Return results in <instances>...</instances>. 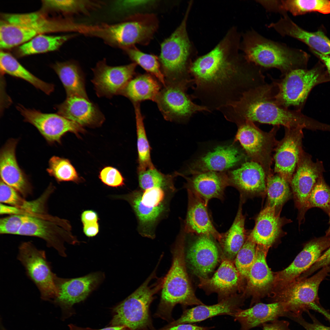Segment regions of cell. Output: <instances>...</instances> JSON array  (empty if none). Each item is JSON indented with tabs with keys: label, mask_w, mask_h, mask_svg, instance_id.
<instances>
[{
	"label": "cell",
	"mask_w": 330,
	"mask_h": 330,
	"mask_svg": "<svg viewBox=\"0 0 330 330\" xmlns=\"http://www.w3.org/2000/svg\"><path fill=\"white\" fill-rule=\"evenodd\" d=\"M239 45L227 36L207 54L190 63L193 98L218 109L237 100L244 92L266 82L262 69L238 53ZM211 111V110H210Z\"/></svg>",
	"instance_id": "cell-1"
},
{
	"label": "cell",
	"mask_w": 330,
	"mask_h": 330,
	"mask_svg": "<svg viewBox=\"0 0 330 330\" xmlns=\"http://www.w3.org/2000/svg\"><path fill=\"white\" fill-rule=\"evenodd\" d=\"M272 81L244 92L238 100L223 106L219 110L227 120L237 126L249 121L290 129L306 127L310 119L301 111L286 108L277 102V87Z\"/></svg>",
	"instance_id": "cell-2"
},
{
	"label": "cell",
	"mask_w": 330,
	"mask_h": 330,
	"mask_svg": "<svg viewBox=\"0 0 330 330\" xmlns=\"http://www.w3.org/2000/svg\"><path fill=\"white\" fill-rule=\"evenodd\" d=\"M242 37L240 49L245 57L262 69H277L282 77L292 70L306 68L308 56L301 50L266 38L253 29Z\"/></svg>",
	"instance_id": "cell-3"
},
{
	"label": "cell",
	"mask_w": 330,
	"mask_h": 330,
	"mask_svg": "<svg viewBox=\"0 0 330 330\" xmlns=\"http://www.w3.org/2000/svg\"><path fill=\"white\" fill-rule=\"evenodd\" d=\"M186 236L181 231L171 248L170 267L164 277L160 302L155 316L166 320L171 318V312L177 304L184 306L204 304L196 296L186 268L185 249Z\"/></svg>",
	"instance_id": "cell-4"
},
{
	"label": "cell",
	"mask_w": 330,
	"mask_h": 330,
	"mask_svg": "<svg viewBox=\"0 0 330 330\" xmlns=\"http://www.w3.org/2000/svg\"><path fill=\"white\" fill-rule=\"evenodd\" d=\"M158 262L155 269L134 292L113 308L110 326H124L132 330H154L149 313L154 296L162 288L164 277H158Z\"/></svg>",
	"instance_id": "cell-5"
},
{
	"label": "cell",
	"mask_w": 330,
	"mask_h": 330,
	"mask_svg": "<svg viewBox=\"0 0 330 330\" xmlns=\"http://www.w3.org/2000/svg\"><path fill=\"white\" fill-rule=\"evenodd\" d=\"M176 192L156 187L135 190L113 196L129 204L136 216L139 234L143 237L153 239L158 224L168 215L170 202Z\"/></svg>",
	"instance_id": "cell-6"
},
{
	"label": "cell",
	"mask_w": 330,
	"mask_h": 330,
	"mask_svg": "<svg viewBox=\"0 0 330 330\" xmlns=\"http://www.w3.org/2000/svg\"><path fill=\"white\" fill-rule=\"evenodd\" d=\"M279 80L272 81L277 87L275 98L283 107L301 111L312 90L319 84L330 82L323 64H318L310 69H298L289 72Z\"/></svg>",
	"instance_id": "cell-7"
},
{
	"label": "cell",
	"mask_w": 330,
	"mask_h": 330,
	"mask_svg": "<svg viewBox=\"0 0 330 330\" xmlns=\"http://www.w3.org/2000/svg\"><path fill=\"white\" fill-rule=\"evenodd\" d=\"M191 6L189 3L180 24L161 44L158 58L166 82L190 78L188 59L191 44L186 25Z\"/></svg>",
	"instance_id": "cell-8"
},
{
	"label": "cell",
	"mask_w": 330,
	"mask_h": 330,
	"mask_svg": "<svg viewBox=\"0 0 330 330\" xmlns=\"http://www.w3.org/2000/svg\"><path fill=\"white\" fill-rule=\"evenodd\" d=\"M68 222L46 213L26 214L18 235L32 236L45 241L47 246L59 254L66 257L64 243L75 244L79 242L71 232Z\"/></svg>",
	"instance_id": "cell-9"
},
{
	"label": "cell",
	"mask_w": 330,
	"mask_h": 330,
	"mask_svg": "<svg viewBox=\"0 0 330 330\" xmlns=\"http://www.w3.org/2000/svg\"><path fill=\"white\" fill-rule=\"evenodd\" d=\"M269 132H265L254 123L247 121L238 126L233 141H238L251 161L259 164L265 172L266 178L273 174L271 166L272 152L278 141L276 139L280 126H274Z\"/></svg>",
	"instance_id": "cell-10"
},
{
	"label": "cell",
	"mask_w": 330,
	"mask_h": 330,
	"mask_svg": "<svg viewBox=\"0 0 330 330\" xmlns=\"http://www.w3.org/2000/svg\"><path fill=\"white\" fill-rule=\"evenodd\" d=\"M17 258L24 267L28 277L38 289L41 298L54 299L57 294V275L52 270L45 251L38 249L30 241L22 242L19 247Z\"/></svg>",
	"instance_id": "cell-11"
},
{
	"label": "cell",
	"mask_w": 330,
	"mask_h": 330,
	"mask_svg": "<svg viewBox=\"0 0 330 330\" xmlns=\"http://www.w3.org/2000/svg\"><path fill=\"white\" fill-rule=\"evenodd\" d=\"M193 81L188 78L166 82L160 90L155 102L166 120L185 121L198 112H210L206 107L193 103L187 94V88Z\"/></svg>",
	"instance_id": "cell-12"
},
{
	"label": "cell",
	"mask_w": 330,
	"mask_h": 330,
	"mask_svg": "<svg viewBox=\"0 0 330 330\" xmlns=\"http://www.w3.org/2000/svg\"><path fill=\"white\" fill-rule=\"evenodd\" d=\"M330 273V266L321 269L310 277H300L290 283L278 294L276 301L280 303L291 318L301 315L310 305L318 303V291L321 283Z\"/></svg>",
	"instance_id": "cell-13"
},
{
	"label": "cell",
	"mask_w": 330,
	"mask_h": 330,
	"mask_svg": "<svg viewBox=\"0 0 330 330\" xmlns=\"http://www.w3.org/2000/svg\"><path fill=\"white\" fill-rule=\"evenodd\" d=\"M158 26V20L153 14L132 15L124 21L111 25L108 33L110 45L123 50L136 44L147 45Z\"/></svg>",
	"instance_id": "cell-14"
},
{
	"label": "cell",
	"mask_w": 330,
	"mask_h": 330,
	"mask_svg": "<svg viewBox=\"0 0 330 330\" xmlns=\"http://www.w3.org/2000/svg\"><path fill=\"white\" fill-rule=\"evenodd\" d=\"M235 142L214 145L194 159L184 174L207 172H227L241 164L245 155Z\"/></svg>",
	"instance_id": "cell-15"
},
{
	"label": "cell",
	"mask_w": 330,
	"mask_h": 330,
	"mask_svg": "<svg viewBox=\"0 0 330 330\" xmlns=\"http://www.w3.org/2000/svg\"><path fill=\"white\" fill-rule=\"evenodd\" d=\"M16 108L24 121L35 127L49 144H61L62 137L68 132L78 135L85 131L82 126L58 113H43L20 105Z\"/></svg>",
	"instance_id": "cell-16"
},
{
	"label": "cell",
	"mask_w": 330,
	"mask_h": 330,
	"mask_svg": "<svg viewBox=\"0 0 330 330\" xmlns=\"http://www.w3.org/2000/svg\"><path fill=\"white\" fill-rule=\"evenodd\" d=\"M137 65L134 62L113 66L108 65L105 59L98 61L92 69L94 76L91 81L97 96L111 98L120 94L134 75Z\"/></svg>",
	"instance_id": "cell-17"
},
{
	"label": "cell",
	"mask_w": 330,
	"mask_h": 330,
	"mask_svg": "<svg viewBox=\"0 0 330 330\" xmlns=\"http://www.w3.org/2000/svg\"><path fill=\"white\" fill-rule=\"evenodd\" d=\"M284 128V136L278 141L274 149V172L290 184L303 151L302 147L303 128Z\"/></svg>",
	"instance_id": "cell-18"
},
{
	"label": "cell",
	"mask_w": 330,
	"mask_h": 330,
	"mask_svg": "<svg viewBox=\"0 0 330 330\" xmlns=\"http://www.w3.org/2000/svg\"><path fill=\"white\" fill-rule=\"evenodd\" d=\"M104 274L97 272L72 278L57 277V294L54 302L60 306L69 308L84 300L95 290L105 278Z\"/></svg>",
	"instance_id": "cell-19"
},
{
	"label": "cell",
	"mask_w": 330,
	"mask_h": 330,
	"mask_svg": "<svg viewBox=\"0 0 330 330\" xmlns=\"http://www.w3.org/2000/svg\"><path fill=\"white\" fill-rule=\"evenodd\" d=\"M213 239L205 235L197 236L185 251L186 265L199 278H208L218 262V251Z\"/></svg>",
	"instance_id": "cell-20"
},
{
	"label": "cell",
	"mask_w": 330,
	"mask_h": 330,
	"mask_svg": "<svg viewBox=\"0 0 330 330\" xmlns=\"http://www.w3.org/2000/svg\"><path fill=\"white\" fill-rule=\"evenodd\" d=\"M320 164L315 163L303 151L302 152L290 184L296 206L298 209L306 210L308 198L313 188L321 176Z\"/></svg>",
	"instance_id": "cell-21"
},
{
	"label": "cell",
	"mask_w": 330,
	"mask_h": 330,
	"mask_svg": "<svg viewBox=\"0 0 330 330\" xmlns=\"http://www.w3.org/2000/svg\"><path fill=\"white\" fill-rule=\"evenodd\" d=\"M18 141L17 139H9L1 149V179L25 197L31 194L32 187L17 160L16 149Z\"/></svg>",
	"instance_id": "cell-22"
},
{
	"label": "cell",
	"mask_w": 330,
	"mask_h": 330,
	"mask_svg": "<svg viewBox=\"0 0 330 330\" xmlns=\"http://www.w3.org/2000/svg\"><path fill=\"white\" fill-rule=\"evenodd\" d=\"M186 182L184 187L200 197L207 206L213 198L221 200L224 198L225 189L230 186L227 172L207 171L200 172L187 177L177 173Z\"/></svg>",
	"instance_id": "cell-23"
},
{
	"label": "cell",
	"mask_w": 330,
	"mask_h": 330,
	"mask_svg": "<svg viewBox=\"0 0 330 330\" xmlns=\"http://www.w3.org/2000/svg\"><path fill=\"white\" fill-rule=\"evenodd\" d=\"M188 197L187 212L182 229L187 234L211 237L220 243L222 233L214 226L209 217L207 206L198 196L187 190Z\"/></svg>",
	"instance_id": "cell-24"
},
{
	"label": "cell",
	"mask_w": 330,
	"mask_h": 330,
	"mask_svg": "<svg viewBox=\"0 0 330 330\" xmlns=\"http://www.w3.org/2000/svg\"><path fill=\"white\" fill-rule=\"evenodd\" d=\"M26 28L38 35L57 32L74 31L75 23L71 20L52 18L40 12L24 13H5L1 20Z\"/></svg>",
	"instance_id": "cell-25"
},
{
	"label": "cell",
	"mask_w": 330,
	"mask_h": 330,
	"mask_svg": "<svg viewBox=\"0 0 330 330\" xmlns=\"http://www.w3.org/2000/svg\"><path fill=\"white\" fill-rule=\"evenodd\" d=\"M270 28L280 35L297 39L321 54L330 55V39L321 31H307L295 23L288 13L281 16L277 22L271 23Z\"/></svg>",
	"instance_id": "cell-26"
},
{
	"label": "cell",
	"mask_w": 330,
	"mask_h": 330,
	"mask_svg": "<svg viewBox=\"0 0 330 330\" xmlns=\"http://www.w3.org/2000/svg\"><path fill=\"white\" fill-rule=\"evenodd\" d=\"M230 186L244 194H261L266 192V176L263 168L252 161L227 172Z\"/></svg>",
	"instance_id": "cell-27"
},
{
	"label": "cell",
	"mask_w": 330,
	"mask_h": 330,
	"mask_svg": "<svg viewBox=\"0 0 330 330\" xmlns=\"http://www.w3.org/2000/svg\"><path fill=\"white\" fill-rule=\"evenodd\" d=\"M55 108L58 114L82 126H100L105 119L97 105L89 99L79 96L67 97Z\"/></svg>",
	"instance_id": "cell-28"
},
{
	"label": "cell",
	"mask_w": 330,
	"mask_h": 330,
	"mask_svg": "<svg viewBox=\"0 0 330 330\" xmlns=\"http://www.w3.org/2000/svg\"><path fill=\"white\" fill-rule=\"evenodd\" d=\"M330 247V237L325 236L313 239L304 246L293 261L280 272L278 279L284 283L291 282L311 266Z\"/></svg>",
	"instance_id": "cell-29"
},
{
	"label": "cell",
	"mask_w": 330,
	"mask_h": 330,
	"mask_svg": "<svg viewBox=\"0 0 330 330\" xmlns=\"http://www.w3.org/2000/svg\"><path fill=\"white\" fill-rule=\"evenodd\" d=\"M239 299L234 295L225 299L216 304L198 305L184 311L181 317L164 328H168L179 324H192L204 321L216 316L228 315L234 316L240 309Z\"/></svg>",
	"instance_id": "cell-30"
},
{
	"label": "cell",
	"mask_w": 330,
	"mask_h": 330,
	"mask_svg": "<svg viewBox=\"0 0 330 330\" xmlns=\"http://www.w3.org/2000/svg\"><path fill=\"white\" fill-rule=\"evenodd\" d=\"M240 276L233 261L226 258L212 277L199 278V286L218 293L221 301L233 295L240 284Z\"/></svg>",
	"instance_id": "cell-31"
},
{
	"label": "cell",
	"mask_w": 330,
	"mask_h": 330,
	"mask_svg": "<svg viewBox=\"0 0 330 330\" xmlns=\"http://www.w3.org/2000/svg\"><path fill=\"white\" fill-rule=\"evenodd\" d=\"M275 207L267 206L258 216L249 237L257 244L266 248L276 241L282 231L283 220Z\"/></svg>",
	"instance_id": "cell-32"
},
{
	"label": "cell",
	"mask_w": 330,
	"mask_h": 330,
	"mask_svg": "<svg viewBox=\"0 0 330 330\" xmlns=\"http://www.w3.org/2000/svg\"><path fill=\"white\" fill-rule=\"evenodd\" d=\"M288 314L279 302L270 304L259 303L251 308L240 309L235 314V320L241 325V330H249L263 324L278 319L280 317H288Z\"/></svg>",
	"instance_id": "cell-33"
},
{
	"label": "cell",
	"mask_w": 330,
	"mask_h": 330,
	"mask_svg": "<svg viewBox=\"0 0 330 330\" xmlns=\"http://www.w3.org/2000/svg\"><path fill=\"white\" fill-rule=\"evenodd\" d=\"M65 89L67 97L77 96L89 99L85 88V77L77 62H57L52 66Z\"/></svg>",
	"instance_id": "cell-34"
},
{
	"label": "cell",
	"mask_w": 330,
	"mask_h": 330,
	"mask_svg": "<svg viewBox=\"0 0 330 330\" xmlns=\"http://www.w3.org/2000/svg\"><path fill=\"white\" fill-rule=\"evenodd\" d=\"M240 201L236 216L229 229L222 233L220 244L223 248L226 258L233 261L245 241V217L242 212L243 198Z\"/></svg>",
	"instance_id": "cell-35"
},
{
	"label": "cell",
	"mask_w": 330,
	"mask_h": 330,
	"mask_svg": "<svg viewBox=\"0 0 330 330\" xmlns=\"http://www.w3.org/2000/svg\"><path fill=\"white\" fill-rule=\"evenodd\" d=\"M160 90V84L149 74L139 75L131 79L121 92L133 103L150 100L155 101Z\"/></svg>",
	"instance_id": "cell-36"
},
{
	"label": "cell",
	"mask_w": 330,
	"mask_h": 330,
	"mask_svg": "<svg viewBox=\"0 0 330 330\" xmlns=\"http://www.w3.org/2000/svg\"><path fill=\"white\" fill-rule=\"evenodd\" d=\"M265 249L257 245L255 259L246 277L249 288L256 292L266 290L274 280L266 262Z\"/></svg>",
	"instance_id": "cell-37"
},
{
	"label": "cell",
	"mask_w": 330,
	"mask_h": 330,
	"mask_svg": "<svg viewBox=\"0 0 330 330\" xmlns=\"http://www.w3.org/2000/svg\"><path fill=\"white\" fill-rule=\"evenodd\" d=\"M0 66L3 73L23 79L47 95L54 90L53 84L46 82L34 75L10 53L1 51Z\"/></svg>",
	"instance_id": "cell-38"
},
{
	"label": "cell",
	"mask_w": 330,
	"mask_h": 330,
	"mask_svg": "<svg viewBox=\"0 0 330 330\" xmlns=\"http://www.w3.org/2000/svg\"><path fill=\"white\" fill-rule=\"evenodd\" d=\"M76 34L55 36L39 34L20 45L18 53L20 56H23L54 51Z\"/></svg>",
	"instance_id": "cell-39"
},
{
	"label": "cell",
	"mask_w": 330,
	"mask_h": 330,
	"mask_svg": "<svg viewBox=\"0 0 330 330\" xmlns=\"http://www.w3.org/2000/svg\"><path fill=\"white\" fill-rule=\"evenodd\" d=\"M137 134L138 152V172L155 167L150 157L151 148L146 136L139 103H133Z\"/></svg>",
	"instance_id": "cell-40"
},
{
	"label": "cell",
	"mask_w": 330,
	"mask_h": 330,
	"mask_svg": "<svg viewBox=\"0 0 330 330\" xmlns=\"http://www.w3.org/2000/svg\"><path fill=\"white\" fill-rule=\"evenodd\" d=\"M38 35L35 31L1 20L0 47L1 49H9L21 45Z\"/></svg>",
	"instance_id": "cell-41"
},
{
	"label": "cell",
	"mask_w": 330,
	"mask_h": 330,
	"mask_svg": "<svg viewBox=\"0 0 330 330\" xmlns=\"http://www.w3.org/2000/svg\"><path fill=\"white\" fill-rule=\"evenodd\" d=\"M289 183L279 174L266 178V192L269 206L277 208L281 207L291 195Z\"/></svg>",
	"instance_id": "cell-42"
},
{
	"label": "cell",
	"mask_w": 330,
	"mask_h": 330,
	"mask_svg": "<svg viewBox=\"0 0 330 330\" xmlns=\"http://www.w3.org/2000/svg\"><path fill=\"white\" fill-rule=\"evenodd\" d=\"M140 189L145 190L153 188H160L176 191L174 183V174H165L155 167L138 173Z\"/></svg>",
	"instance_id": "cell-43"
},
{
	"label": "cell",
	"mask_w": 330,
	"mask_h": 330,
	"mask_svg": "<svg viewBox=\"0 0 330 330\" xmlns=\"http://www.w3.org/2000/svg\"><path fill=\"white\" fill-rule=\"evenodd\" d=\"M123 50L134 63L157 78L163 86L165 85V78L161 69L159 58L157 56L143 53L135 46Z\"/></svg>",
	"instance_id": "cell-44"
},
{
	"label": "cell",
	"mask_w": 330,
	"mask_h": 330,
	"mask_svg": "<svg viewBox=\"0 0 330 330\" xmlns=\"http://www.w3.org/2000/svg\"><path fill=\"white\" fill-rule=\"evenodd\" d=\"M47 172L58 182L80 181L78 173L70 161L67 159L56 156H52L49 161Z\"/></svg>",
	"instance_id": "cell-45"
},
{
	"label": "cell",
	"mask_w": 330,
	"mask_h": 330,
	"mask_svg": "<svg viewBox=\"0 0 330 330\" xmlns=\"http://www.w3.org/2000/svg\"><path fill=\"white\" fill-rule=\"evenodd\" d=\"M314 207L321 208L328 214L330 213V188L321 177L309 195L306 210Z\"/></svg>",
	"instance_id": "cell-46"
},
{
	"label": "cell",
	"mask_w": 330,
	"mask_h": 330,
	"mask_svg": "<svg viewBox=\"0 0 330 330\" xmlns=\"http://www.w3.org/2000/svg\"><path fill=\"white\" fill-rule=\"evenodd\" d=\"M256 244L249 237L237 255L234 264L241 276L246 277L254 261Z\"/></svg>",
	"instance_id": "cell-47"
},
{
	"label": "cell",
	"mask_w": 330,
	"mask_h": 330,
	"mask_svg": "<svg viewBox=\"0 0 330 330\" xmlns=\"http://www.w3.org/2000/svg\"><path fill=\"white\" fill-rule=\"evenodd\" d=\"M292 14L295 16L307 13L317 12L330 13V1L328 0H292L290 6Z\"/></svg>",
	"instance_id": "cell-48"
},
{
	"label": "cell",
	"mask_w": 330,
	"mask_h": 330,
	"mask_svg": "<svg viewBox=\"0 0 330 330\" xmlns=\"http://www.w3.org/2000/svg\"><path fill=\"white\" fill-rule=\"evenodd\" d=\"M42 2L45 8L69 15L83 14L86 9V4L83 0H46Z\"/></svg>",
	"instance_id": "cell-49"
},
{
	"label": "cell",
	"mask_w": 330,
	"mask_h": 330,
	"mask_svg": "<svg viewBox=\"0 0 330 330\" xmlns=\"http://www.w3.org/2000/svg\"><path fill=\"white\" fill-rule=\"evenodd\" d=\"M26 215L24 214L13 215L1 218L0 234L18 235Z\"/></svg>",
	"instance_id": "cell-50"
},
{
	"label": "cell",
	"mask_w": 330,
	"mask_h": 330,
	"mask_svg": "<svg viewBox=\"0 0 330 330\" xmlns=\"http://www.w3.org/2000/svg\"><path fill=\"white\" fill-rule=\"evenodd\" d=\"M25 200L15 189L0 180V203L20 208L22 206Z\"/></svg>",
	"instance_id": "cell-51"
},
{
	"label": "cell",
	"mask_w": 330,
	"mask_h": 330,
	"mask_svg": "<svg viewBox=\"0 0 330 330\" xmlns=\"http://www.w3.org/2000/svg\"><path fill=\"white\" fill-rule=\"evenodd\" d=\"M99 178L104 184L110 187H117L124 185V179L121 173L112 167L103 168L100 172Z\"/></svg>",
	"instance_id": "cell-52"
},
{
	"label": "cell",
	"mask_w": 330,
	"mask_h": 330,
	"mask_svg": "<svg viewBox=\"0 0 330 330\" xmlns=\"http://www.w3.org/2000/svg\"><path fill=\"white\" fill-rule=\"evenodd\" d=\"M326 266H330V247L305 273L304 275L308 277L317 271Z\"/></svg>",
	"instance_id": "cell-53"
},
{
	"label": "cell",
	"mask_w": 330,
	"mask_h": 330,
	"mask_svg": "<svg viewBox=\"0 0 330 330\" xmlns=\"http://www.w3.org/2000/svg\"><path fill=\"white\" fill-rule=\"evenodd\" d=\"M154 2L150 0H125L119 1L116 4L119 9H130L152 4Z\"/></svg>",
	"instance_id": "cell-54"
},
{
	"label": "cell",
	"mask_w": 330,
	"mask_h": 330,
	"mask_svg": "<svg viewBox=\"0 0 330 330\" xmlns=\"http://www.w3.org/2000/svg\"><path fill=\"white\" fill-rule=\"evenodd\" d=\"M270 322L262 325L263 330H290L289 322L287 321L277 319Z\"/></svg>",
	"instance_id": "cell-55"
},
{
	"label": "cell",
	"mask_w": 330,
	"mask_h": 330,
	"mask_svg": "<svg viewBox=\"0 0 330 330\" xmlns=\"http://www.w3.org/2000/svg\"><path fill=\"white\" fill-rule=\"evenodd\" d=\"M290 318L299 323L306 330H330V327L316 323H308L303 319L301 315Z\"/></svg>",
	"instance_id": "cell-56"
},
{
	"label": "cell",
	"mask_w": 330,
	"mask_h": 330,
	"mask_svg": "<svg viewBox=\"0 0 330 330\" xmlns=\"http://www.w3.org/2000/svg\"><path fill=\"white\" fill-rule=\"evenodd\" d=\"M210 328L191 324H184L168 328L164 327L158 330H209Z\"/></svg>",
	"instance_id": "cell-57"
},
{
	"label": "cell",
	"mask_w": 330,
	"mask_h": 330,
	"mask_svg": "<svg viewBox=\"0 0 330 330\" xmlns=\"http://www.w3.org/2000/svg\"><path fill=\"white\" fill-rule=\"evenodd\" d=\"M81 219L83 225L98 222V216L97 213L91 210L84 211L81 215Z\"/></svg>",
	"instance_id": "cell-58"
},
{
	"label": "cell",
	"mask_w": 330,
	"mask_h": 330,
	"mask_svg": "<svg viewBox=\"0 0 330 330\" xmlns=\"http://www.w3.org/2000/svg\"><path fill=\"white\" fill-rule=\"evenodd\" d=\"M99 229V225L98 222L83 225V232L85 234L89 237L96 236L98 233Z\"/></svg>",
	"instance_id": "cell-59"
},
{
	"label": "cell",
	"mask_w": 330,
	"mask_h": 330,
	"mask_svg": "<svg viewBox=\"0 0 330 330\" xmlns=\"http://www.w3.org/2000/svg\"><path fill=\"white\" fill-rule=\"evenodd\" d=\"M70 330H132L124 326H110L99 329H94L89 328L80 327L72 324L69 325Z\"/></svg>",
	"instance_id": "cell-60"
},
{
	"label": "cell",
	"mask_w": 330,
	"mask_h": 330,
	"mask_svg": "<svg viewBox=\"0 0 330 330\" xmlns=\"http://www.w3.org/2000/svg\"><path fill=\"white\" fill-rule=\"evenodd\" d=\"M312 51L322 61L330 78V55H323L314 51Z\"/></svg>",
	"instance_id": "cell-61"
},
{
	"label": "cell",
	"mask_w": 330,
	"mask_h": 330,
	"mask_svg": "<svg viewBox=\"0 0 330 330\" xmlns=\"http://www.w3.org/2000/svg\"><path fill=\"white\" fill-rule=\"evenodd\" d=\"M310 308L316 310L323 314L330 322V314L321 307L317 303H313L310 304Z\"/></svg>",
	"instance_id": "cell-62"
},
{
	"label": "cell",
	"mask_w": 330,
	"mask_h": 330,
	"mask_svg": "<svg viewBox=\"0 0 330 330\" xmlns=\"http://www.w3.org/2000/svg\"><path fill=\"white\" fill-rule=\"evenodd\" d=\"M329 216V224L330 226L328 230L326 232V235L325 236L330 237V213L328 214Z\"/></svg>",
	"instance_id": "cell-63"
},
{
	"label": "cell",
	"mask_w": 330,
	"mask_h": 330,
	"mask_svg": "<svg viewBox=\"0 0 330 330\" xmlns=\"http://www.w3.org/2000/svg\"><path fill=\"white\" fill-rule=\"evenodd\" d=\"M328 276H329V277H330V273H329Z\"/></svg>",
	"instance_id": "cell-64"
}]
</instances>
